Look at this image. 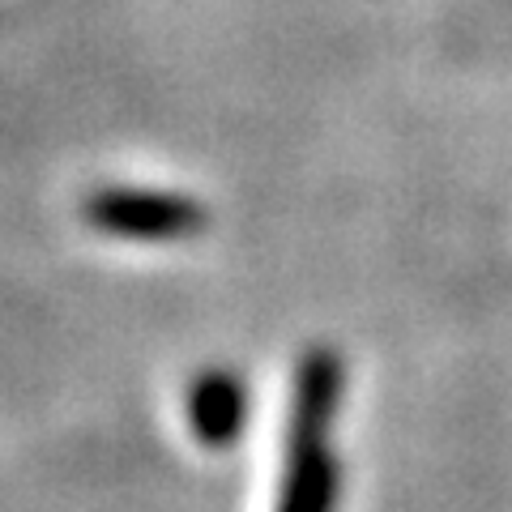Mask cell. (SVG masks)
<instances>
[{
  "label": "cell",
  "mask_w": 512,
  "mask_h": 512,
  "mask_svg": "<svg viewBox=\"0 0 512 512\" xmlns=\"http://www.w3.org/2000/svg\"><path fill=\"white\" fill-rule=\"evenodd\" d=\"M82 214L94 231L137 239V244H175L210 227L201 201L158 188H99L86 197Z\"/></svg>",
  "instance_id": "6da1fadb"
},
{
  "label": "cell",
  "mask_w": 512,
  "mask_h": 512,
  "mask_svg": "<svg viewBox=\"0 0 512 512\" xmlns=\"http://www.w3.org/2000/svg\"><path fill=\"white\" fill-rule=\"evenodd\" d=\"M329 436H286V466L278 512H333L342 495V466L329 453Z\"/></svg>",
  "instance_id": "7a4b0ae2"
},
{
  "label": "cell",
  "mask_w": 512,
  "mask_h": 512,
  "mask_svg": "<svg viewBox=\"0 0 512 512\" xmlns=\"http://www.w3.org/2000/svg\"><path fill=\"white\" fill-rule=\"evenodd\" d=\"M184 406L201 448H231L248 427V389L227 367H210L192 380Z\"/></svg>",
  "instance_id": "3957f363"
}]
</instances>
